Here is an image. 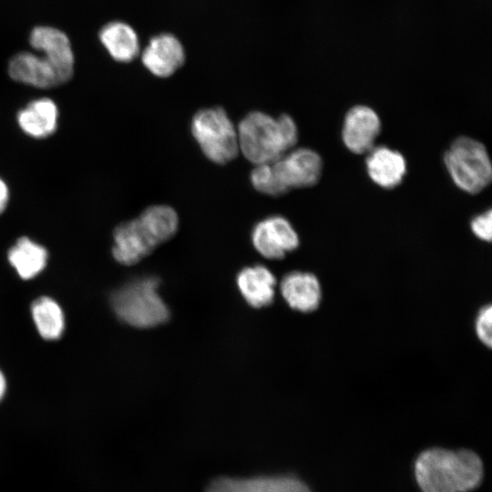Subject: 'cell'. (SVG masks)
Segmentation results:
<instances>
[{"instance_id": "obj_6", "label": "cell", "mask_w": 492, "mask_h": 492, "mask_svg": "<svg viewBox=\"0 0 492 492\" xmlns=\"http://www.w3.org/2000/svg\"><path fill=\"white\" fill-rule=\"evenodd\" d=\"M6 72L15 82L39 89H49L69 82L72 77L45 55L18 51L7 62Z\"/></svg>"}, {"instance_id": "obj_3", "label": "cell", "mask_w": 492, "mask_h": 492, "mask_svg": "<svg viewBox=\"0 0 492 492\" xmlns=\"http://www.w3.org/2000/svg\"><path fill=\"white\" fill-rule=\"evenodd\" d=\"M159 281L146 277L133 281L111 296V305L124 323L138 328H151L169 319V311L158 292Z\"/></svg>"}, {"instance_id": "obj_23", "label": "cell", "mask_w": 492, "mask_h": 492, "mask_svg": "<svg viewBox=\"0 0 492 492\" xmlns=\"http://www.w3.org/2000/svg\"><path fill=\"white\" fill-rule=\"evenodd\" d=\"M475 330L479 341L487 347L492 344V306H483L477 313Z\"/></svg>"}, {"instance_id": "obj_20", "label": "cell", "mask_w": 492, "mask_h": 492, "mask_svg": "<svg viewBox=\"0 0 492 492\" xmlns=\"http://www.w3.org/2000/svg\"><path fill=\"white\" fill-rule=\"evenodd\" d=\"M138 220L158 246L171 239L179 229L178 214L168 205L148 207Z\"/></svg>"}, {"instance_id": "obj_9", "label": "cell", "mask_w": 492, "mask_h": 492, "mask_svg": "<svg viewBox=\"0 0 492 492\" xmlns=\"http://www.w3.org/2000/svg\"><path fill=\"white\" fill-rule=\"evenodd\" d=\"M251 242L256 251L270 260L282 259L296 250L299 236L291 222L281 215L269 216L256 223L251 231Z\"/></svg>"}, {"instance_id": "obj_4", "label": "cell", "mask_w": 492, "mask_h": 492, "mask_svg": "<svg viewBox=\"0 0 492 492\" xmlns=\"http://www.w3.org/2000/svg\"><path fill=\"white\" fill-rule=\"evenodd\" d=\"M444 164L455 183L468 194H477L492 179V165L484 144L469 137H459L444 155Z\"/></svg>"}, {"instance_id": "obj_25", "label": "cell", "mask_w": 492, "mask_h": 492, "mask_svg": "<svg viewBox=\"0 0 492 492\" xmlns=\"http://www.w3.org/2000/svg\"><path fill=\"white\" fill-rule=\"evenodd\" d=\"M9 199V190L6 183L0 178V213H2Z\"/></svg>"}, {"instance_id": "obj_26", "label": "cell", "mask_w": 492, "mask_h": 492, "mask_svg": "<svg viewBox=\"0 0 492 492\" xmlns=\"http://www.w3.org/2000/svg\"><path fill=\"white\" fill-rule=\"evenodd\" d=\"M5 386H6V384H5V376L2 374V372L0 371V400L2 399V397L5 395Z\"/></svg>"}, {"instance_id": "obj_16", "label": "cell", "mask_w": 492, "mask_h": 492, "mask_svg": "<svg viewBox=\"0 0 492 492\" xmlns=\"http://www.w3.org/2000/svg\"><path fill=\"white\" fill-rule=\"evenodd\" d=\"M97 38L108 56L118 63H129L140 53L136 30L124 21L104 24L97 32Z\"/></svg>"}, {"instance_id": "obj_11", "label": "cell", "mask_w": 492, "mask_h": 492, "mask_svg": "<svg viewBox=\"0 0 492 492\" xmlns=\"http://www.w3.org/2000/svg\"><path fill=\"white\" fill-rule=\"evenodd\" d=\"M28 43L34 51L47 56L73 77L76 55L70 37L64 30L49 25L35 26L28 34Z\"/></svg>"}, {"instance_id": "obj_15", "label": "cell", "mask_w": 492, "mask_h": 492, "mask_svg": "<svg viewBox=\"0 0 492 492\" xmlns=\"http://www.w3.org/2000/svg\"><path fill=\"white\" fill-rule=\"evenodd\" d=\"M281 292L293 310L311 313L318 308L322 300V288L318 278L307 272H292L281 282Z\"/></svg>"}, {"instance_id": "obj_24", "label": "cell", "mask_w": 492, "mask_h": 492, "mask_svg": "<svg viewBox=\"0 0 492 492\" xmlns=\"http://www.w3.org/2000/svg\"><path fill=\"white\" fill-rule=\"evenodd\" d=\"M472 232L481 241L489 242L492 237V211L485 212L473 218L470 223Z\"/></svg>"}, {"instance_id": "obj_18", "label": "cell", "mask_w": 492, "mask_h": 492, "mask_svg": "<svg viewBox=\"0 0 492 492\" xmlns=\"http://www.w3.org/2000/svg\"><path fill=\"white\" fill-rule=\"evenodd\" d=\"M237 284L244 299L252 307L268 306L273 301L276 279L265 266L242 269L237 276Z\"/></svg>"}, {"instance_id": "obj_1", "label": "cell", "mask_w": 492, "mask_h": 492, "mask_svg": "<svg viewBox=\"0 0 492 492\" xmlns=\"http://www.w3.org/2000/svg\"><path fill=\"white\" fill-rule=\"evenodd\" d=\"M415 476L423 492H469L483 478V464L473 451L433 447L415 462Z\"/></svg>"}, {"instance_id": "obj_22", "label": "cell", "mask_w": 492, "mask_h": 492, "mask_svg": "<svg viewBox=\"0 0 492 492\" xmlns=\"http://www.w3.org/2000/svg\"><path fill=\"white\" fill-rule=\"evenodd\" d=\"M250 177L251 185L261 193L278 197L287 192L277 179L272 163L255 165Z\"/></svg>"}, {"instance_id": "obj_12", "label": "cell", "mask_w": 492, "mask_h": 492, "mask_svg": "<svg viewBox=\"0 0 492 492\" xmlns=\"http://www.w3.org/2000/svg\"><path fill=\"white\" fill-rule=\"evenodd\" d=\"M186 59L185 49L174 35L162 33L151 37L141 53L144 67L158 77H169Z\"/></svg>"}, {"instance_id": "obj_8", "label": "cell", "mask_w": 492, "mask_h": 492, "mask_svg": "<svg viewBox=\"0 0 492 492\" xmlns=\"http://www.w3.org/2000/svg\"><path fill=\"white\" fill-rule=\"evenodd\" d=\"M272 166L280 183L288 191L315 185L322 176L323 164L319 153L300 148L291 149Z\"/></svg>"}, {"instance_id": "obj_14", "label": "cell", "mask_w": 492, "mask_h": 492, "mask_svg": "<svg viewBox=\"0 0 492 492\" xmlns=\"http://www.w3.org/2000/svg\"><path fill=\"white\" fill-rule=\"evenodd\" d=\"M366 154L365 167L373 182L390 190L403 181L407 165L402 153L386 146H378Z\"/></svg>"}, {"instance_id": "obj_17", "label": "cell", "mask_w": 492, "mask_h": 492, "mask_svg": "<svg viewBox=\"0 0 492 492\" xmlns=\"http://www.w3.org/2000/svg\"><path fill=\"white\" fill-rule=\"evenodd\" d=\"M58 108L49 97H38L30 101L17 112L19 128L35 138H45L52 135L57 126Z\"/></svg>"}, {"instance_id": "obj_13", "label": "cell", "mask_w": 492, "mask_h": 492, "mask_svg": "<svg viewBox=\"0 0 492 492\" xmlns=\"http://www.w3.org/2000/svg\"><path fill=\"white\" fill-rule=\"evenodd\" d=\"M114 259L124 265H133L149 255L158 245L146 232L138 218L119 224L113 232Z\"/></svg>"}, {"instance_id": "obj_2", "label": "cell", "mask_w": 492, "mask_h": 492, "mask_svg": "<svg viewBox=\"0 0 492 492\" xmlns=\"http://www.w3.org/2000/svg\"><path fill=\"white\" fill-rule=\"evenodd\" d=\"M237 133L240 151L254 165L274 162L298 140L297 125L288 114L273 118L250 112L239 123Z\"/></svg>"}, {"instance_id": "obj_19", "label": "cell", "mask_w": 492, "mask_h": 492, "mask_svg": "<svg viewBox=\"0 0 492 492\" xmlns=\"http://www.w3.org/2000/svg\"><path fill=\"white\" fill-rule=\"evenodd\" d=\"M7 258L17 274L22 279L28 280L44 270L48 253L44 246L23 236L9 249Z\"/></svg>"}, {"instance_id": "obj_7", "label": "cell", "mask_w": 492, "mask_h": 492, "mask_svg": "<svg viewBox=\"0 0 492 492\" xmlns=\"http://www.w3.org/2000/svg\"><path fill=\"white\" fill-rule=\"evenodd\" d=\"M204 492H312L294 474H259L250 477L219 476L212 478Z\"/></svg>"}, {"instance_id": "obj_10", "label": "cell", "mask_w": 492, "mask_h": 492, "mask_svg": "<svg viewBox=\"0 0 492 492\" xmlns=\"http://www.w3.org/2000/svg\"><path fill=\"white\" fill-rule=\"evenodd\" d=\"M381 119L370 107L356 105L344 116L342 140L345 148L354 154L369 152L381 132Z\"/></svg>"}, {"instance_id": "obj_5", "label": "cell", "mask_w": 492, "mask_h": 492, "mask_svg": "<svg viewBox=\"0 0 492 492\" xmlns=\"http://www.w3.org/2000/svg\"><path fill=\"white\" fill-rule=\"evenodd\" d=\"M190 129L203 154L214 163L226 164L240 151L237 128L222 108L199 110Z\"/></svg>"}, {"instance_id": "obj_21", "label": "cell", "mask_w": 492, "mask_h": 492, "mask_svg": "<svg viewBox=\"0 0 492 492\" xmlns=\"http://www.w3.org/2000/svg\"><path fill=\"white\" fill-rule=\"evenodd\" d=\"M32 316L39 334L46 340L58 339L65 319L60 306L49 297H40L32 304Z\"/></svg>"}]
</instances>
